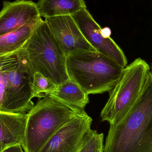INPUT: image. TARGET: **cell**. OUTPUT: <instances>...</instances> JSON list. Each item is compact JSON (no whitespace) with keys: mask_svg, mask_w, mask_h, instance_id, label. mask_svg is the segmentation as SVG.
Returning a JSON list of instances; mask_svg holds the SVG:
<instances>
[{"mask_svg":"<svg viewBox=\"0 0 152 152\" xmlns=\"http://www.w3.org/2000/svg\"><path fill=\"white\" fill-rule=\"evenodd\" d=\"M84 110L52 96L39 100L27 113L24 151L39 152L59 129Z\"/></svg>","mask_w":152,"mask_h":152,"instance_id":"obj_3","label":"cell"},{"mask_svg":"<svg viewBox=\"0 0 152 152\" xmlns=\"http://www.w3.org/2000/svg\"><path fill=\"white\" fill-rule=\"evenodd\" d=\"M41 18L32 1H4L0 11V35L10 33Z\"/></svg>","mask_w":152,"mask_h":152,"instance_id":"obj_10","label":"cell"},{"mask_svg":"<svg viewBox=\"0 0 152 152\" xmlns=\"http://www.w3.org/2000/svg\"><path fill=\"white\" fill-rule=\"evenodd\" d=\"M45 20L66 56L85 51H96L86 40L71 15Z\"/></svg>","mask_w":152,"mask_h":152,"instance_id":"obj_9","label":"cell"},{"mask_svg":"<svg viewBox=\"0 0 152 152\" xmlns=\"http://www.w3.org/2000/svg\"><path fill=\"white\" fill-rule=\"evenodd\" d=\"M0 71L6 89L2 112L26 113L34 104L33 85L34 70L26 49L0 56Z\"/></svg>","mask_w":152,"mask_h":152,"instance_id":"obj_4","label":"cell"},{"mask_svg":"<svg viewBox=\"0 0 152 152\" xmlns=\"http://www.w3.org/2000/svg\"><path fill=\"white\" fill-rule=\"evenodd\" d=\"M66 69L69 78L89 95L110 92L124 69L97 51H85L68 55Z\"/></svg>","mask_w":152,"mask_h":152,"instance_id":"obj_2","label":"cell"},{"mask_svg":"<svg viewBox=\"0 0 152 152\" xmlns=\"http://www.w3.org/2000/svg\"><path fill=\"white\" fill-rule=\"evenodd\" d=\"M72 16L86 40L96 51L113 60L123 69L126 67L127 59L123 50L112 38L103 35L102 28L87 8Z\"/></svg>","mask_w":152,"mask_h":152,"instance_id":"obj_7","label":"cell"},{"mask_svg":"<svg viewBox=\"0 0 152 152\" xmlns=\"http://www.w3.org/2000/svg\"><path fill=\"white\" fill-rule=\"evenodd\" d=\"M35 72L59 86L69 79L66 57L46 20H41L23 46Z\"/></svg>","mask_w":152,"mask_h":152,"instance_id":"obj_5","label":"cell"},{"mask_svg":"<svg viewBox=\"0 0 152 152\" xmlns=\"http://www.w3.org/2000/svg\"><path fill=\"white\" fill-rule=\"evenodd\" d=\"M42 20V18H39L14 31L0 35V56L22 48Z\"/></svg>","mask_w":152,"mask_h":152,"instance_id":"obj_13","label":"cell"},{"mask_svg":"<svg viewBox=\"0 0 152 152\" xmlns=\"http://www.w3.org/2000/svg\"><path fill=\"white\" fill-rule=\"evenodd\" d=\"M92 121L83 111L59 129L38 152H77Z\"/></svg>","mask_w":152,"mask_h":152,"instance_id":"obj_8","label":"cell"},{"mask_svg":"<svg viewBox=\"0 0 152 152\" xmlns=\"http://www.w3.org/2000/svg\"><path fill=\"white\" fill-rule=\"evenodd\" d=\"M58 86L41 73L35 72L32 88L33 97L44 98L50 95L57 89Z\"/></svg>","mask_w":152,"mask_h":152,"instance_id":"obj_15","label":"cell"},{"mask_svg":"<svg viewBox=\"0 0 152 152\" xmlns=\"http://www.w3.org/2000/svg\"><path fill=\"white\" fill-rule=\"evenodd\" d=\"M1 152H26L20 145H16L7 147Z\"/></svg>","mask_w":152,"mask_h":152,"instance_id":"obj_18","label":"cell"},{"mask_svg":"<svg viewBox=\"0 0 152 152\" xmlns=\"http://www.w3.org/2000/svg\"><path fill=\"white\" fill-rule=\"evenodd\" d=\"M6 97V89L4 80L0 71V111L2 112Z\"/></svg>","mask_w":152,"mask_h":152,"instance_id":"obj_17","label":"cell"},{"mask_svg":"<svg viewBox=\"0 0 152 152\" xmlns=\"http://www.w3.org/2000/svg\"><path fill=\"white\" fill-rule=\"evenodd\" d=\"M103 152H152V65L135 103L110 126Z\"/></svg>","mask_w":152,"mask_h":152,"instance_id":"obj_1","label":"cell"},{"mask_svg":"<svg viewBox=\"0 0 152 152\" xmlns=\"http://www.w3.org/2000/svg\"><path fill=\"white\" fill-rule=\"evenodd\" d=\"M104 145L103 134L90 129L85 135L77 152H103Z\"/></svg>","mask_w":152,"mask_h":152,"instance_id":"obj_16","label":"cell"},{"mask_svg":"<svg viewBox=\"0 0 152 152\" xmlns=\"http://www.w3.org/2000/svg\"><path fill=\"white\" fill-rule=\"evenodd\" d=\"M150 70L151 66L140 58L126 66L110 91L109 99L101 112L102 121L115 126L126 116L141 94Z\"/></svg>","mask_w":152,"mask_h":152,"instance_id":"obj_6","label":"cell"},{"mask_svg":"<svg viewBox=\"0 0 152 152\" xmlns=\"http://www.w3.org/2000/svg\"><path fill=\"white\" fill-rule=\"evenodd\" d=\"M37 6L41 18L45 19L72 15L87 8L84 0H39Z\"/></svg>","mask_w":152,"mask_h":152,"instance_id":"obj_12","label":"cell"},{"mask_svg":"<svg viewBox=\"0 0 152 152\" xmlns=\"http://www.w3.org/2000/svg\"><path fill=\"white\" fill-rule=\"evenodd\" d=\"M50 95L69 105L81 110H84L89 102L88 95L70 79L59 85Z\"/></svg>","mask_w":152,"mask_h":152,"instance_id":"obj_14","label":"cell"},{"mask_svg":"<svg viewBox=\"0 0 152 152\" xmlns=\"http://www.w3.org/2000/svg\"><path fill=\"white\" fill-rule=\"evenodd\" d=\"M27 113L0 111V152L16 145L24 146Z\"/></svg>","mask_w":152,"mask_h":152,"instance_id":"obj_11","label":"cell"}]
</instances>
